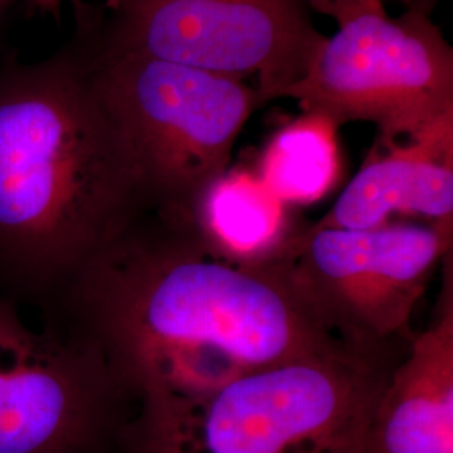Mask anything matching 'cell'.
Instances as JSON below:
<instances>
[{
  "label": "cell",
  "mask_w": 453,
  "mask_h": 453,
  "mask_svg": "<svg viewBox=\"0 0 453 453\" xmlns=\"http://www.w3.org/2000/svg\"><path fill=\"white\" fill-rule=\"evenodd\" d=\"M406 220L453 226V114L376 145L316 226L366 230Z\"/></svg>",
  "instance_id": "cell-9"
},
{
  "label": "cell",
  "mask_w": 453,
  "mask_h": 453,
  "mask_svg": "<svg viewBox=\"0 0 453 453\" xmlns=\"http://www.w3.org/2000/svg\"><path fill=\"white\" fill-rule=\"evenodd\" d=\"M453 226L398 220L366 230L303 226L277 265L341 340L385 351L403 336Z\"/></svg>",
  "instance_id": "cell-8"
},
{
  "label": "cell",
  "mask_w": 453,
  "mask_h": 453,
  "mask_svg": "<svg viewBox=\"0 0 453 453\" xmlns=\"http://www.w3.org/2000/svg\"><path fill=\"white\" fill-rule=\"evenodd\" d=\"M151 198L76 34L0 65V292L46 319Z\"/></svg>",
  "instance_id": "cell-2"
},
{
  "label": "cell",
  "mask_w": 453,
  "mask_h": 453,
  "mask_svg": "<svg viewBox=\"0 0 453 453\" xmlns=\"http://www.w3.org/2000/svg\"><path fill=\"white\" fill-rule=\"evenodd\" d=\"M388 0H308L311 9L333 17L338 24L357 16L365 11L372 9H381L385 7ZM403 2L408 9H417L418 11V2L420 0H398Z\"/></svg>",
  "instance_id": "cell-13"
},
{
  "label": "cell",
  "mask_w": 453,
  "mask_h": 453,
  "mask_svg": "<svg viewBox=\"0 0 453 453\" xmlns=\"http://www.w3.org/2000/svg\"><path fill=\"white\" fill-rule=\"evenodd\" d=\"M14 2H19V0H14ZM22 2L33 5L34 9H37L44 14H50L54 17H59L63 11V5L65 4V0H22Z\"/></svg>",
  "instance_id": "cell-14"
},
{
  "label": "cell",
  "mask_w": 453,
  "mask_h": 453,
  "mask_svg": "<svg viewBox=\"0 0 453 453\" xmlns=\"http://www.w3.org/2000/svg\"><path fill=\"white\" fill-rule=\"evenodd\" d=\"M435 2H437V0H420V2H418V11L430 14V11L434 9Z\"/></svg>",
  "instance_id": "cell-15"
},
{
  "label": "cell",
  "mask_w": 453,
  "mask_h": 453,
  "mask_svg": "<svg viewBox=\"0 0 453 453\" xmlns=\"http://www.w3.org/2000/svg\"><path fill=\"white\" fill-rule=\"evenodd\" d=\"M76 17L111 52L256 80L264 104L301 81L323 42L308 0H133Z\"/></svg>",
  "instance_id": "cell-5"
},
{
  "label": "cell",
  "mask_w": 453,
  "mask_h": 453,
  "mask_svg": "<svg viewBox=\"0 0 453 453\" xmlns=\"http://www.w3.org/2000/svg\"><path fill=\"white\" fill-rule=\"evenodd\" d=\"M97 86L143 172L153 211L192 222L195 205L232 162L257 89L235 78L97 46L78 20Z\"/></svg>",
  "instance_id": "cell-4"
},
{
  "label": "cell",
  "mask_w": 453,
  "mask_h": 453,
  "mask_svg": "<svg viewBox=\"0 0 453 453\" xmlns=\"http://www.w3.org/2000/svg\"><path fill=\"white\" fill-rule=\"evenodd\" d=\"M134 410L93 344L0 292V453H121Z\"/></svg>",
  "instance_id": "cell-7"
},
{
  "label": "cell",
  "mask_w": 453,
  "mask_h": 453,
  "mask_svg": "<svg viewBox=\"0 0 453 453\" xmlns=\"http://www.w3.org/2000/svg\"><path fill=\"white\" fill-rule=\"evenodd\" d=\"M363 453H453L452 282L381 389Z\"/></svg>",
  "instance_id": "cell-10"
},
{
  "label": "cell",
  "mask_w": 453,
  "mask_h": 453,
  "mask_svg": "<svg viewBox=\"0 0 453 453\" xmlns=\"http://www.w3.org/2000/svg\"><path fill=\"white\" fill-rule=\"evenodd\" d=\"M338 26L284 97L340 127L372 123L380 145L453 114V49L430 14L408 9L389 17L381 7Z\"/></svg>",
  "instance_id": "cell-6"
},
{
  "label": "cell",
  "mask_w": 453,
  "mask_h": 453,
  "mask_svg": "<svg viewBox=\"0 0 453 453\" xmlns=\"http://www.w3.org/2000/svg\"><path fill=\"white\" fill-rule=\"evenodd\" d=\"M262 181L256 170L228 166L195 205L192 224L226 259L245 265H273L303 226Z\"/></svg>",
  "instance_id": "cell-11"
},
{
  "label": "cell",
  "mask_w": 453,
  "mask_h": 453,
  "mask_svg": "<svg viewBox=\"0 0 453 453\" xmlns=\"http://www.w3.org/2000/svg\"><path fill=\"white\" fill-rule=\"evenodd\" d=\"M128 2H133V0H106V9H108V11H111V9L121 7V5L128 4Z\"/></svg>",
  "instance_id": "cell-17"
},
{
  "label": "cell",
  "mask_w": 453,
  "mask_h": 453,
  "mask_svg": "<svg viewBox=\"0 0 453 453\" xmlns=\"http://www.w3.org/2000/svg\"><path fill=\"white\" fill-rule=\"evenodd\" d=\"M387 351L297 357L185 398L136 405L121 453H363Z\"/></svg>",
  "instance_id": "cell-3"
},
{
  "label": "cell",
  "mask_w": 453,
  "mask_h": 453,
  "mask_svg": "<svg viewBox=\"0 0 453 453\" xmlns=\"http://www.w3.org/2000/svg\"><path fill=\"white\" fill-rule=\"evenodd\" d=\"M340 128L324 114L303 111L271 136L256 173L289 209L321 202L342 175Z\"/></svg>",
  "instance_id": "cell-12"
},
{
  "label": "cell",
  "mask_w": 453,
  "mask_h": 453,
  "mask_svg": "<svg viewBox=\"0 0 453 453\" xmlns=\"http://www.w3.org/2000/svg\"><path fill=\"white\" fill-rule=\"evenodd\" d=\"M41 321L93 344L136 405L202 395L297 357L361 349L324 324L280 265L226 259L192 222L157 211L93 260Z\"/></svg>",
  "instance_id": "cell-1"
},
{
  "label": "cell",
  "mask_w": 453,
  "mask_h": 453,
  "mask_svg": "<svg viewBox=\"0 0 453 453\" xmlns=\"http://www.w3.org/2000/svg\"><path fill=\"white\" fill-rule=\"evenodd\" d=\"M12 4H16V2H14V0H0V24H2L4 17H5L7 11L11 9Z\"/></svg>",
  "instance_id": "cell-16"
}]
</instances>
